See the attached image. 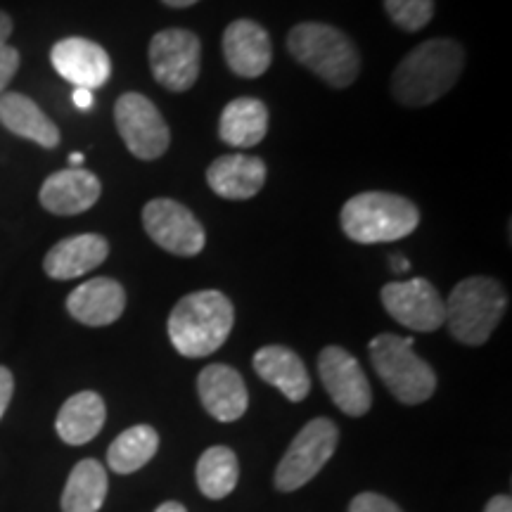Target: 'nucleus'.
Returning a JSON list of instances; mask_svg holds the SVG:
<instances>
[{
    "label": "nucleus",
    "mask_w": 512,
    "mask_h": 512,
    "mask_svg": "<svg viewBox=\"0 0 512 512\" xmlns=\"http://www.w3.org/2000/svg\"><path fill=\"white\" fill-rule=\"evenodd\" d=\"M465 67V50L451 38H432L415 46L392 76V93L403 107H427L456 86Z\"/></svg>",
    "instance_id": "nucleus-1"
},
{
    "label": "nucleus",
    "mask_w": 512,
    "mask_h": 512,
    "mask_svg": "<svg viewBox=\"0 0 512 512\" xmlns=\"http://www.w3.org/2000/svg\"><path fill=\"white\" fill-rule=\"evenodd\" d=\"M235 309L219 290L183 297L169 316V339L185 358H204L219 351L233 330Z\"/></svg>",
    "instance_id": "nucleus-2"
},
{
    "label": "nucleus",
    "mask_w": 512,
    "mask_h": 512,
    "mask_svg": "<svg viewBox=\"0 0 512 512\" xmlns=\"http://www.w3.org/2000/svg\"><path fill=\"white\" fill-rule=\"evenodd\" d=\"M344 235L358 245H380L408 238L420 223V211L411 200L394 192H361L342 207Z\"/></svg>",
    "instance_id": "nucleus-3"
},
{
    "label": "nucleus",
    "mask_w": 512,
    "mask_h": 512,
    "mask_svg": "<svg viewBox=\"0 0 512 512\" xmlns=\"http://www.w3.org/2000/svg\"><path fill=\"white\" fill-rule=\"evenodd\" d=\"M508 294L503 285L486 275L465 278L453 287L444 302L446 320L453 339L467 347H482L501 323Z\"/></svg>",
    "instance_id": "nucleus-4"
},
{
    "label": "nucleus",
    "mask_w": 512,
    "mask_h": 512,
    "mask_svg": "<svg viewBox=\"0 0 512 512\" xmlns=\"http://www.w3.org/2000/svg\"><path fill=\"white\" fill-rule=\"evenodd\" d=\"M287 50L332 88L351 86L361 72V55L351 38L330 24H297L287 36Z\"/></svg>",
    "instance_id": "nucleus-5"
},
{
    "label": "nucleus",
    "mask_w": 512,
    "mask_h": 512,
    "mask_svg": "<svg viewBox=\"0 0 512 512\" xmlns=\"http://www.w3.org/2000/svg\"><path fill=\"white\" fill-rule=\"evenodd\" d=\"M368 351L375 373L380 375L384 387L394 394L396 401L418 406L432 399L437 389V375L430 363L415 354L411 337L382 332L370 342Z\"/></svg>",
    "instance_id": "nucleus-6"
},
{
    "label": "nucleus",
    "mask_w": 512,
    "mask_h": 512,
    "mask_svg": "<svg viewBox=\"0 0 512 512\" xmlns=\"http://www.w3.org/2000/svg\"><path fill=\"white\" fill-rule=\"evenodd\" d=\"M337 441L339 430L332 420L316 418L306 422L302 432L292 439L283 460L275 467V489L290 494V491H297L304 484H309L332 458V453L337 451Z\"/></svg>",
    "instance_id": "nucleus-7"
},
{
    "label": "nucleus",
    "mask_w": 512,
    "mask_h": 512,
    "mask_svg": "<svg viewBox=\"0 0 512 512\" xmlns=\"http://www.w3.org/2000/svg\"><path fill=\"white\" fill-rule=\"evenodd\" d=\"M152 76L166 91L185 93L195 86L200 76L202 46L188 29H164L150 41Z\"/></svg>",
    "instance_id": "nucleus-8"
},
{
    "label": "nucleus",
    "mask_w": 512,
    "mask_h": 512,
    "mask_svg": "<svg viewBox=\"0 0 512 512\" xmlns=\"http://www.w3.org/2000/svg\"><path fill=\"white\" fill-rule=\"evenodd\" d=\"M114 121L124 145L133 157L152 162L169 150L171 133L169 126L155 102L140 93H124L114 105Z\"/></svg>",
    "instance_id": "nucleus-9"
},
{
    "label": "nucleus",
    "mask_w": 512,
    "mask_h": 512,
    "mask_svg": "<svg viewBox=\"0 0 512 512\" xmlns=\"http://www.w3.org/2000/svg\"><path fill=\"white\" fill-rule=\"evenodd\" d=\"M143 226L159 247L185 259L200 254L207 242L200 219L185 204L166 200V197H157L145 204Z\"/></svg>",
    "instance_id": "nucleus-10"
},
{
    "label": "nucleus",
    "mask_w": 512,
    "mask_h": 512,
    "mask_svg": "<svg viewBox=\"0 0 512 512\" xmlns=\"http://www.w3.org/2000/svg\"><path fill=\"white\" fill-rule=\"evenodd\" d=\"M318 373L325 392L342 413L361 418L373 406L370 382L361 363L342 347H325L318 356Z\"/></svg>",
    "instance_id": "nucleus-11"
},
{
    "label": "nucleus",
    "mask_w": 512,
    "mask_h": 512,
    "mask_svg": "<svg viewBox=\"0 0 512 512\" xmlns=\"http://www.w3.org/2000/svg\"><path fill=\"white\" fill-rule=\"evenodd\" d=\"M382 306L396 323L413 332H434L446 320L444 299L425 278L396 280L384 285Z\"/></svg>",
    "instance_id": "nucleus-12"
},
{
    "label": "nucleus",
    "mask_w": 512,
    "mask_h": 512,
    "mask_svg": "<svg viewBox=\"0 0 512 512\" xmlns=\"http://www.w3.org/2000/svg\"><path fill=\"white\" fill-rule=\"evenodd\" d=\"M50 62H53L55 72L64 81L74 83L76 88H86V91L105 86L112 74V62L107 50L81 36L57 41L50 50Z\"/></svg>",
    "instance_id": "nucleus-13"
},
{
    "label": "nucleus",
    "mask_w": 512,
    "mask_h": 512,
    "mask_svg": "<svg viewBox=\"0 0 512 512\" xmlns=\"http://www.w3.org/2000/svg\"><path fill=\"white\" fill-rule=\"evenodd\" d=\"M223 57H226L230 72L242 79L264 76L273 60L271 36L252 19H235L223 34Z\"/></svg>",
    "instance_id": "nucleus-14"
},
{
    "label": "nucleus",
    "mask_w": 512,
    "mask_h": 512,
    "mask_svg": "<svg viewBox=\"0 0 512 512\" xmlns=\"http://www.w3.org/2000/svg\"><path fill=\"white\" fill-rule=\"evenodd\" d=\"M200 401L211 418L219 422H235L247 413L249 392L242 375L226 363H211L197 377Z\"/></svg>",
    "instance_id": "nucleus-15"
},
{
    "label": "nucleus",
    "mask_w": 512,
    "mask_h": 512,
    "mask_svg": "<svg viewBox=\"0 0 512 512\" xmlns=\"http://www.w3.org/2000/svg\"><path fill=\"white\" fill-rule=\"evenodd\" d=\"M102 185L98 176L88 169H62L55 171L53 176L46 178L41 185L38 200L43 209L57 216H76L83 214L100 200Z\"/></svg>",
    "instance_id": "nucleus-16"
},
{
    "label": "nucleus",
    "mask_w": 512,
    "mask_h": 512,
    "mask_svg": "<svg viewBox=\"0 0 512 512\" xmlns=\"http://www.w3.org/2000/svg\"><path fill=\"white\" fill-rule=\"evenodd\" d=\"M126 292L114 278H93L81 283L67 297L69 316L88 328H105L121 318Z\"/></svg>",
    "instance_id": "nucleus-17"
},
{
    "label": "nucleus",
    "mask_w": 512,
    "mask_h": 512,
    "mask_svg": "<svg viewBox=\"0 0 512 512\" xmlns=\"http://www.w3.org/2000/svg\"><path fill=\"white\" fill-rule=\"evenodd\" d=\"M110 254V245L102 235L86 233L64 238L43 259V271L53 280H72L91 273Z\"/></svg>",
    "instance_id": "nucleus-18"
},
{
    "label": "nucleus",
    "mask_w": 512,
    "mask_h": 512,
    "mask_svg": "<svg viewBox=\"0 0 512 512\" xmlns=\"http://www.w3.org/2000/svg\"><path fill=\"white\" fill-rule=\"evenodd\" d=\"M252 366L261 380L283 392L285 399L292 403L304 401L311 392V377L304 361L292 349L271 344L254 354Z\"/></svg>",
    "instance_id": "nucleus-19"
},
{
    "label": "nucleus",
    "mask_w": 512,
    "mask_h": 512,
    "mask_svg": "<svg viewBox=\"0 0 512 512\" xmlns=\"http://www.w3.org/2000/svg\"><path fill=\"white\" fill-rule=\"evenodd\" d=\"M207 183L223 200H249L266 183V164L259 157L223 155L209 164Z\"/></svg>",
    "instance_id": "nucleus-20"
},
{
    "label": "nucleus",
    "mask_w": 512,
    "mask_h": 512,
    "mask_svg": "<svg viewBox=\"0 0 512 512\" xmlns=\"http://www.w3.org/2000/svg\"><path fill=\"white\" fill-rule=\"evenodd\" d=\"M0 124L19 138H27L41 147L60 145V128L48 119V114L34 100L22 93L0 95Z\"/></svg>",
    "instance_id": "nucleus-21"
},
{
    "label": "nucleus",
    "mask_w": 512,
    "mask_h": 512,
    "mask_svg": "<svg viewBox=\"0 0 512 512\" xmlns=\"http://www.w3.org/2000/svg\"><path fill=\"white\" fill-rule=\"evenodd\" d=\"M107 408L100 394L79 392L69 396L57 413L55 430L60 439L69 446H83L98 437L105 427Z\"/></svg>",
    "instance_id": "nucleus-22"
},
{
    "label": "nucleus",
    "mask_w": 512,
    "mask_h": 512,
    "mask_svg": "<svg viewBox=\"0 0 512 512\" xmlns=\"http://www.w3.org/2000/svg\"><path fill=\"white\" fill-rule=\"evenodd\" d=\"M268 133V110L256 98H238L228 102L219 121V136L226 145L254 147Z\"/></svg>",
    "instance_id": "nucleus-23"
},
{
    "label": "nucleus",
    "mask_w": 512,
    "mask_h": 512,
    "mask_svg": "<svg viewBox=\"0 0 512 512\" xmlns=\"http://www.w3.org/2000/svg\"><path fill=\"white\" fill-rule=\"evenodd\" d=\"M107 472L95 458L81 460L62 491V512H98L107 498Z\"/></svg>",
    "instance_id": "nucleus-24"
},
{
    "label": "nucleus",
    "mask_w": 512,
    "mask_h": 512,
    "mask_svg": "<svg viewBox=\"0 0 512 512\" xmlns=\"http://www.w3.org/2000/svg\"><path fill=\"white\" fill-rule=\"evenodd\" d=\"M159 448V434L150 425H136L121 432L107 451V465L117 475H133L155 458Z\"/></svg>",
    "instance_id": "nucleus-25"
},
{
    "label": "nucleus",
    "mask_w": 512,
    "mask_h": 512,
    "mask_svg": "<svg viewBox=\"0 0 512 512\" xmlns=\"http://www.w3.org/2000/svg\"><path fill=\"white\" fill-rule=\"evenodd\" d=\"M197 486L211 501H221L230 496L238 486L240 465L238 456L228 446H211L197 460Z\"/></svg>",
    "instance_id": "nucleus-26"
},
{
    "label": "nucleus",
    "mask_w": 512,
    "mask_h": 512,
    "mask_svg": "<svg viewBox=\"0 0 512 512\" xmlns=\"http://www.w3.org/2000/svg\"><path fill=\"white\" fill-rule=\"evenodd\" d=\"M384 10L396 27L415 34L434 17V0H384Z\"/></svg>",
    "instance_id": "nucleus-27"
},
{
    "label": "nucleus",
    "mask_w": 512,
    "mask_h": 512,
    "mask_svg": "<svg viewBox=\"0 0 512 512\" xmlns=\"http://www.w3.org/2000/svg\"><path fill=\"white\" fill-rule=\"evenodd\" d=\"M349 512H403L394 501H389L387 496L375 494V491H363L351 498Z\"/></svg>",
    "instance_id": "nucleus-28"
},
{
    "label": "nucleus",
    "mask_w": 512,
    "mask_h": 512,
    "mask_svg": "<svg viewBox=\"0 0 512 512\" xmlns=\"http://www.w3.org/2000/svg\"><path fill=\"white\" fill-rule=\"evenodd\" d=\"M19 69V53L15 48L3 46L0 48V95L5 93V88L10 86V81L15 79Z\"/></svg>",
    "instance_id": "nucleus-29"
},
{
    "label": "nucleus",
    "mask_w": 512,
    "mask_h": 512,
    "mask_svg": "<svg viewBox=\"0 0 512 512\" xmlns=\"http://www.w3.org/2000/svg\"><path fill=\"white\" fill-rule=\"evenodd\" d=\"M12 392H15V377L5 366H0V418H3L5 411H8Z\"/></svg>",
    "instance_id": "nucleus-30"
},
{
    "label": "nucleus",
    "mask_w": 512,
    "mask_h": 512,
    "mask_svg": "<svg viewBox=\"0 0 512 512\" xmlns=\"http://www.w3.org/2000/svg\"><path fill=\"white\" fill-rule=\"evenodd\" d=\"M74 105L79 107V110H91L93 107V91H86V88H74V95H72Z\"/></svg>",
    "instance_id": "nucleus-31"
},
{
    "label": "nucleus",
    "mask_w": 512,
    "mask_h": 512,
    "mask_svg": "<svg viewBox=\"0 0 512 512\" xmlns=\"http://www.w3.org/2000/svg\"><path fill=\"white\" fill-rule=\"evenodd\" d=\"M484 512H512L510 496H494L489 503H486Z\"/></svg>",
    "instance_id": "nucleus-32"
},
{
    "label": "nucleus",
    "mask_w": 512,
    "mask_h": 512,
    "mask_svg": "<svg viewBox=\"0 0 512 512\" xmlns=\"http://www.w3.org/2000/svg\"><path fill=\"white\" fill-rule=\"evenodd\" d=\"M10 34H12V19L10 15H5V12L0 10V48L8 46Z\"/></svg>",
    "instance_id": "nucleus-33"
},
{
    "label": "nucleus",
    "mask_w": 512,
    "mask_h": 512,
    "mask_svg": "<svg viewBox=\"0 0 512 512\" xmlns=\"http://www.w3.org/2000/svg\"><path fill=\"white\" fill-rule=\"evenodd\" d=\"M392 268L396 273H408V271H411V264H408L403 256H392Z\"/></svg>",
    "instance_id": "nucleus-34"
},
{
    "label": "nucleus",
    "mask_w": 512,
    "mask_h": 512,
    "mask_svg": "<svg viewBox=\"0 0 512 512\" xmlns=\"http://www.w3.org/2000/svg\"><path fill=\"white\" fill-rule=\"evenodd\" d=\"M155 512H188V510H185L181 503H176V501H166V503L159 505V508H157Z\"/></svg>",
    "instance_id": "nucleus-35"
},
{
    "label": "nucleus",
    "mask_w": 512,
    "mask_h": 512,
    "mask_svg": "<svg viewBox=\"0 0 512 512\" xmlns=\"http://www.w3.org/2000/svg\"><path fill=\"white\" fill-rule=\"evenodd\" d=\"M164 5H169V8H190V5H195V3H200V0H162Z\"/></svg>",
    "instance_id": "nucleus-36"
},
{
    "label": "nucleus",
    "mask_w": 512,
    "mask_h": 512,
    "mask_svg": "<svg viewBox=\"0 0 512 512\" xmlns=\"http://www.w3.org/2000/svg\"><path fill=\"white\" fill-rule=\"evenodd\" d=\"M69 164H74V169H79V164H83V155H81V152H74V155L69 157Z\"/></svg>",
    "instance_id": "nucleus-37"
}]
</instances>
